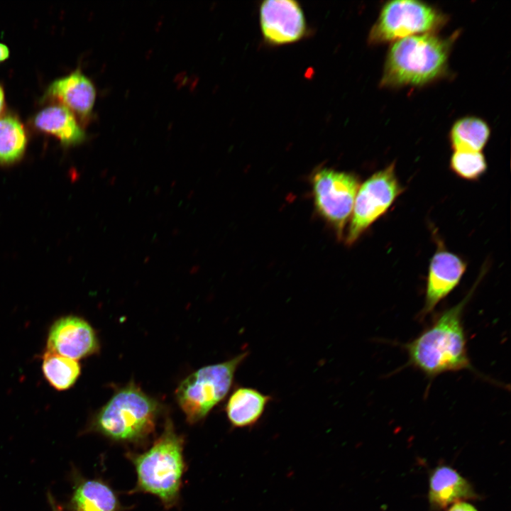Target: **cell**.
I'll return each mask as SVG.
<instances>
[{
  "instance_id": "cell-1",
  "label": "cell",
  "mask_w": 511,
  "mask_h": 511,
  "mask_svg": "<svg viewBox=\"0 0 511 511\" xmlns=\"http://www.w3.org/2000/svg\"><path fill=\"white\" fill-rule=\"evenodd\" d=\"M475 286L461 301L442 312L430 326L404 345L409 363L427 378L463 370L476 371L468 355L463 323V312Z\"/></svg>"
},
{
  "instance_id": "cell-2",
  "label": "cell",
  "mask_w": 511,
  "mask_h": 511,
  "mask_svg": "<svg viewBox=\"0 0 511 511\" xmlns=\"http://www.w3.org/2000/svg\"><path fill=\"white\" fill-rule=\"evenodd\" d=\"M451 47L449 39L431 33L396 40L386 57L381 85H423L442 75Z\"/></svg>"
},
{
  "instance_id": "cell-3",
  "label": "cell",
  "mask_w": 511,
  "mask_h": 511,
  "mask_svg": "<svg viewBox=\"0 0 511 511\" xmlns=\"http://www.w3.org/2000/svg\"><path fill=\"white\" fill-rule=\"evenodd\" d=\"M182 437L167 419L164 430L146 451L130 454L137 473L135 491L157 496L165 507L176 504L185 471Z\"/></svg>"
},
{
  "instance_id": "cell-4",
  "label": "cell",
  "mask_w": 511,
  "mask_h": 511,
  "mask_svg": "<svg viewBox=\"0 0 511 511\" xmlns=\"http://www.w3.org/2000/svg\"><path fill=\"white\" fill-rule=\"evenodd\" d=\"M159 412L158 402L130 383L97 412L90 427L114 441L138 442L153 432Z\"/></svg>"
},
{
  "instance_id": "cell-5",
  "label": "cell",
  "mask_w": 511,
  "mask_h": 511,
  "mask_svg": "<svg viewBox=\"0 0 511 511\" xmlns=\"http://www.w3.org/2000/svg\"><path fill=\"white\" fill-rule=\"evenodd\" d=\"M249 355L244 351L233 358L202 367L184 379L176 389V400L187 421L204 419L229 392L235 373Z\"/></svg>"
},
{
  "instance_id": "cell-6",
  "label": "cell",
  "mask_w": 511,
  "mask_h": 511,
  "mask_svg": "<svg viewBox=\"0 0 511 511\" xmlns=\"http://www.w3.org/2000/svg\"><path fill=\"white\" fill-rule=\"evenodd\" d=\"M444 15L425 3L411 0L387 2L369 33L373 44L400 40L441 26Z\"/></svg>"
},
{
  "instance_id": "cell-7",
  "label": "cell",
  "mask_w": 511,
  "mask_h": 511,
  "mask_svg": "<svg viewBox=\"0 0 511 511\" xmlns=\"http://www.w3.org/2000/svg\"><path fill=\"white\" fill-rule=\"evenodd\" d=\"M403 192L396 175L395 164H390L368 178L360 185L353 205V213L346 242L353 244L391 207Z\"/></svg>"
},
{
  "instance_id": "cell-8",
  "label": "cell",
  "mask_w": 511,
  "mask_h": 511,
  "mask_svg": "<svg viewBox=\"0 0 511 511\" xmlns=\"http://www.w3.org/2000/svg\"><path fill=\"white\" fill-rule=\"evenodd\" d=\"M311 182L317 213L341 236L360 187L358 177L322 168L313 174Z\"/></svg>"
},
{
  "instance_id": "cell-9",
  "label": "cell",
  "mask_w": 511,
  "mask_h": 511,
  "mask_svg": "<svg viewBox=\"0 0 511 511\" xmlns=\"http://www.w3.org/2000/svg\"><path fill=\"white\" fill-rule=\"evenodd\" d=\"M260 23L265 40L273 45L296 42L306 34L304 15L295 1H264L260 6Z\"/></svg>"
},
{
  "instance_id": "cell-10",
  "label": "cell",
  "mask_w": 511,
  "mask_h": 511,
  "mask_svg": "<svg viewBox=\"0 0 511 511\" xmlns=\"http://www.w3.org/2000/svg\"><path fill=\"white\" fill-rule=\"evenodd\" d=\"M99 348L94 329L82 317L75 315L60 317L49 329L46 351L79 360L96 353Z\"/></svg>"
},
{
  "instance_id": "cell-11",
  "label": "cell",
  "mask_w": 511,
  "mask_h": 511,
  "mask_svg": "<svg viewBox=\"0 0 511 511\" xmlns=\"http://www.w3.org/2000/svg\"><path fill=\"white\" fill-rule=\"evenodd\" d=\"M466 266L461 257L439 245L429 265L424 304L419 313L422 319L458 285Z\"/></svg>"
},
{
  "instance_id": "cell-12",
  "label": "cell",
  "mask_w": 511,
  "mask_h": 511,
  "mask_svg": "<svg viewBox=\"0 0 511 511\" xmlns=\"http://www.w3.org/2000/svg\"><path fill=\"white\" fill-rule=\"evenodd\" d=\"M47 96L84 119L93 109L96 88L91 79L77 69L54 80L47 89Z\"/></svg>"
},
{
  "instance_id": "cell-13",
  "label": "cell",
  "mask_w": 511,
  "mask_h": 511,
  "mask_svg": "<svg viewBox=\"0 0 511 511\" xmlns=\"http://www.w3.org/2000/svg\"><path fill=\"white\" fill-rule=\"evenodd\" d=\"M428 497L434 508L444 509L477 496L471 483L456 470L447 466H441L436 467L430 476Z\"/></svg>"
},
{
  "instance_id": "cell-14",
  "label": "cell",
  "mask_w": 511,
  "mask_h": 511,
  "mask_svg": "<svg viewBox=\"0 0 511 511\" xmlns=\"http://www.w3.org/2000/svg\"><path fill=\"white\" fill-rule=\"evenodd\" d=\"M272 397L257 389L241 386L229 396L225 411L230 424L236 428L255 425L263 414Z\"/></svg>"
},
{
  "instance_id": "cell-15",
  "label": "cell",
  "mask_w": 511,
  "mask_h": 511,
  "mask_svg": "<svg viewBox=\"0 0 511 511\" xmlns=\"http://www.w3.org/2000/svg\"><path fill=\"white\" fill-rule=\"evenodd\" d=\"M33 124L38 130L55 136L65 145L79 144L86 138L75 114L60 104L40 110L34 116Z\"/></svg>"
},
{
  "instance_id": "cell-16",
  "label": "cell",
  "mask_w": 511,
  "mask_h": 511,
  "mask_svg": "<svg viewBox=\"0 0 511 511\" xmlns=\"http://www.w3.org/2000/svg\"><path fill=\"white\" fill-rule=\"evenodd\" d=\"M74 511H120L114 490L105 483L88 480L80 483L72 498Z\"/></svg>"
},
{
  "instance_id": "cell-17",
  "label": "cell",
  "mask_w": 511,
  "mask_h": 511,
  "mask_svg": "<svg viewBox=\"0 0 511 511\" xmlns=\"http://www.w3.org/2000/svg\"><path fill=\"white\" fill-rule=\"evenodd\" d=\"M488 124L476 117L458 120L450 132V142L454 151L480 152L490 136Z\"/></svg>"
},
{
  "instance_id": "cell-18",
  "label": "cell",
  "mask_w": 511,
  "mask_h": 511,
  "mask_svg": "<svg viewBox=\"0 0 511 511\" xmlns=\"http://www.w3.org/2000/svg\"><path fill=\"white\" fill-rule=\"evenodd\" d=\"M42 371L50 386L63 391L75 385L81 373V367L77 360L46 351L42 356Z\"/></svg>"
},
{
  "instance_id": "cell-19",
  "label": "cell",
  "mask_w": 511,
  "mask_h": 511,
  "mask_svg": "<svg viewBox=\"0 0 511 511\" xmlns=\"http://www.w3.org/2000/svg\"><path fill=\"white\" fill-rule=\"evenodd\" d=\"M26 144L27 136L21 122L11 115L0 117V164L10 165L20 160Z\"/></svg>"
},
{
  "instance_id": "cell-20",
  "label": "cell",
  "mask_w": 511,
  "mask_h": 511,
  "mask_svg": "<svg viewBox=\"0 0 511 511\" xmlns=\"http://www.w3.org/2000/svg\"><path fill=\"white\" fill-rule=\"evenodd\" d=\"M450 169L462 179L476 181L485 172L487 163L481 152L454 151L450 160Z\"/></svg>"
},
{
  "instance_id": "cell-21",
  "label": "cell",
  "mask_w": 511,
  "mask_h": 511,
  "mask_svg": "<svg viewBox=\"0 0 511 511\" xmlns=\"http://www.w3.org/2000/svg\"><path fill=\"white\" fill-rule=\"evenodd\" d=\"M447 511H478V510L471 504L461 501L453 504Z\"/></svg>"
},
{
  "instance_id": "cell-22",
  "label": "cell",
  "mask_w": 511,
  "mask_h": 511,
  "mask_svg": "<svg viewBox=\"0 0 511 511\" xmlns=\"http://www.w3.org/2000/svg\"><path fill=\"white\" fill-rule=\"evenodd\" d=\"M9 56V49L8 46L2 43H0V62L6 60Z\"/></svg>"
},
{
  "instance_id": "cell-23",
  "label": "cell",
  "mask_w": 511,
  "mask_h": 511,
  "mask_svg": "<svg viewBox=\"0 0 511 511\" xmlns=\"http://www.w3.org/2000/svg\"><path fill=\"white\" fill-rule=\"evenodd\" d=\"M5 107V96L2 87L0 85V117Z\"/></svg>"
}]
</instances>
